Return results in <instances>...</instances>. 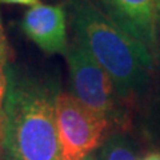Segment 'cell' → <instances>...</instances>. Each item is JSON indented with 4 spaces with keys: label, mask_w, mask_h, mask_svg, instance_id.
I'll use <instances>...</instances> for the list:
<instances>
[{
    "label": "cell",
    "mask_w": 160,
    "mask_h": 160,
    "mask_svg": "<svg viewBox=\"0 0 160 160\" xmlns=\"http://www.w3.org/2000/svg\"><path fill=\"white\" fill-rule=\"evenodd\" d=\"M158 56L160 58V46H159V52H158Z\"/></svg>",
    "instance_id": "14"
},
{
    "label": "cell",
    "mask_w": 160,
    "mask_h": 160,
    "mask_svg": "<svg viewBox=\"0 0 160 160\" xmlns=\"http://www.w3.org/2000/svg\"><path fill=\"white\" fill-rule=\"evenodd\" d=\"M53 80L8 68L0 146L8 160H62Z\"/></svg>",
    "instance_id": "1"
},
{
    "label": "cell",
    "mask_w": 160,
    "mask_h": 160,
    "mask_svg": "<svg viewBox=\"0 0 160 160\" xmlns=\"http://www.w3.org/2000/svg\"><path fill=\"white\" fill-rule=\"evenodd\" d=\"M67 16L66 6L39 3L24 12L20 28L44 53L64 56L69 46Z\"/></svg>",
    "instance_id": "6"
},
{
    "label": "cell",
    "mask_w": 160,
    "mask_h": 160,
    "mask_svg": "<svg viewBox=\"0 0 160 160\" xmlns=\"http://www.w3.org/2000/svg\"><path fill=\"white\" fill-rule=\"evenodd\" d=\"M8 88V46H0V132H2V113Z\"/></svg>",
    "instance_id": "8"
},
{
    "label": "cell",
    "mask_w": 160,
    "mask_h": 160,
    "mask_svg": "<svg viewBox=\"0 0 160 160\" xmlns=\"http://www.w3.org/2000/svg\"><path fill=\"white\" fill-rule=\"evenodd\" d=\"M86 160H96V159H95V158H92V155H91V156H88Z\"/></svg>",
    "instance_id": "13"
},
{
    "label": "cell",
    "mask_w": 160,
    "mask_h": 160,
    "mask_svg": "<svg viewBox=\"0 0 160 160\" xmlns=\"http://www.w3.org/2000/svg\"><path fill=\"white\" fill-rule=\"evenodd\" d=\"M96 160H140L132 143L122 133H112L104 140Z\"/></svg>",
    "instance_id": "7"
},
{
    "label": "cell",
    "mask_w": 160,
    "mask_h": 160,
    "mask_svg": "<svg viewBox=\"0 0 160 160\" xmlns=\"http://www.w3.org/2000/svg\"><path fill=\"white\" fill-rule=\"evenodd\" d=\"M56 123L62 160H86L96 149L108 128L106 119L88 109L69 92L56 99Z\"/></svg>",
    "instance_id": "4"
},
{
    "label": "cell",
    "mask_w": 160,
    "mask_h": 160,
    "mask_svg": "<svg viewBox=\"0 0 160 160\" xmlns=\"http://www.w3.org/2000/svg\"><path fill=\"white\" fill-rule=\"evenodd\" d=\"M158 24H159V32H160V0H158Z\"/></svg>",
    "instance_id": "12"
},
{
    "label": "cell",
    "mask_w": 160,
    "mask_h": 160,
    "mask_svg": "<svg viewBox=\"0 0 160 160\" xmlns=\"http://www.w3.org/2000/svg\"><path fill=\"white\" fill-rule=\"evenodd\" d=\"M155 58L159 52L158 0H88Z\"/></svg>",
    "instance_id": "5"
},
{
    "label": "cell",
    "mask_w": 160,
    "mask_h": 160,
    "mask_svg": "<svg viewBox=\"0 0 160 160\" xmlns=\"http://www.w3.org/2000/svg\"><path fill=\"white\" fill-rule=\"evenodd\" d=\"M140 160H160V151L155 149V151H149L147 152Z\"/></svg>",
    "instance_id": "10"
},
{
    "label": "cell",
    "mask_w": 160,
    "mask_h": 160,
    "mask_svg": "<svg viewBox=\"0 0 160 160\" xmlns=\"http://www.w3.org/2000/svg\"><path fill=\"white\" fill-rule=\"evenodd\" d=\"M40 3V0H0V4H15V6L33 7Z\"/></svg>",
    "instance_id": "9"
},
{
    "label": "cell",
    "mask_w": 160,
    "mask_h": 160,
    "mask_svg": "<svg viewBox=\"0 0 160 160\" xmlns=\"http://www.w3.org/2000/svg\"><path fill=\"white\" fill-rule=\"evenodd\" d=\"M78 39L111 78L122 102L143 96L148 89L155 56L132 40L88 0H66Z\"/></svg>",
    "instance_id": "2"
},
{
    "label": "cell",
    "mask_w": 160,
    "mask_h": 160,
    "mask_svg": "<svg viewBox=\"0 0 160 160\" xmlns=\"http://www.w3.org/2000/svg\"><path fill=\"white\" fill-rule=\"evenodd\" d=\"M64 58L69 73V93L109 124L123 120L120 99L111 78L78 39L68 46Z\"/></svg>",
    "instance_id": "3"
},
{
    "label": "cell",
    "mask_w": 160,
    "mask_h": 160,
    "mask_svg": "<svg viewBox=\"0 0 160 160\" xmlns=\"http://www.w3.org/2000/svg\"><path fill=\"white\" fill-rule=\"evenodd\" d=\"M0 46H8V43H7V38H6V33H4V29H3L2 20H0Z\"/></svg>",
    "instance_id": "11"
}]
</instances>
